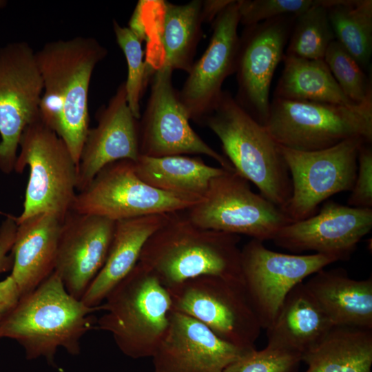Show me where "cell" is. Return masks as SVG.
<instances>
[{
	"mask_svg": "<svg viewBox=\"0 0 372 372\" xmlns=\"http://www.w3.org/2000/svg\"><path fill=\"white\" fill-rule=\"evenodd\" d=\"M280 146L316 151L346 139L372 140V105H341L274 97L263 125Z\"/></svg>",
	"mask_w": 372,
	"mask_h": 372,
	"instance_id": "obj_7",
	"label": "cell"
},
{
	"mask_svg": "<svg viewBox=\"0 0 372 372\" xmlns=\"http://www.w3.org/2000/svg\"><path fill=\"white\" fill-rule=\"evenodd\" d=\"M333 327L372 330V278L355 280L342 268L317 271L304 283Z\"/></svg>",
	"mask_w": 372,
	"mask_h": 372,
	"instance_id": "obj_22",
	"label": "cell"
},
{
	"mask_svg": "<svg viewBox=\"0 0 372 372\" xmlns=\"http://www.w3.org/2000/svg\"><path fill=\"white\" fill-rule=\"evenodd\" d=\"M348 204L372 209V149L369 143H364L359 149L357 174Z\"/></svg>",
	"mask_w": 372,
	"mask_h": 372,
	"instance_id": "obj_35",
	"label": "cell"
},
{
	"mask_svg": "<svg viewBox=\"0 0 372 372\" xmlns=\"http://www.w3.org/2000/svg\"><path fill=\"white\" fill-rule=\"evenodd\" d=\"M301 361L304 372H371L372 330L334 327Z\"/></svg>",
	"mask_w": 372,
	"mask_h": 372,
	"instance_id": "obj_26",
	"label": "cell"
},
{
	"mask_svg": "<svg viewBox=\"0 0 372 372\" xmlns=\"http://www.w3.org/2000/svg\"><path fill=\"white\" fill-rule=\"evenodd\" d=\"M232 0L202 1V13L204 22H213L216 17Z\"/></svg>",
	"mask_w": 372,
	"mask_h": 372,
	"instance_id": "obj_38",
	"label": "cell"
},
{
	"mask_svg": "<svg viewBox=\"0 0 372 372\" xmlns=\"http://www.w3.org/2000/svg\"><path fill=\"white\" fill-rule=\"evenodd\" d=\"M202 198L153 187L137 176L134 161L121 160L103 167L76 194L71 211L118 221L185 211Z\"/></svg>",
	"mask_w": 372,
	"mask_h": 372,
	"instance_id": "obj_10",
	"label": "cell"
},
{
	"mask_svg": "<svg viewBox=\"0 0 372 372\" xmlns=\"http://www.w3.org/2000/svg\"><path fill=\"white\" fill-rule=\"evenodd\" d=\"M43 83L35 52L25 41L0 48V169L14 170L25 127L40 118Z\"/></svg>",
	"mask_w": 372,
	"mask_h": 372,
	"instance_id": "obj_12",
	"label": "cell"
},
{
	"mask_svg": "<svg viewBox=\"0 0 372 372\" xmlns=\"http://www.w3.org/2000/svg\"><path fill=\"white\" fill-rule=\"evenodd\" d=\"M334 327L303 282L287 295L267 329V345L301 355L316 347Z\"/></svg>",
	"mask_w": 372,
	"mask_h": 372,
	"instance_id": "obj_24",
	"label": "cell"
},
{
	"mask_svg": "<svg viewBox=\"0 0 372 372\" xmlns=\"http://www.w3.org/2000/svg\"><path fill=\"white\" fill-rule=\"evenodd\" d=\"M116 221L70 211L63 222L54 270L67 291L81 300L103 267Z\"/></svg>",
	"mask_w": 372,
	"mask_h": 372,
	"instance_id": "obj_18",
	"label": "cell"
},
{
	"mask_svg": "<svg viewBox=\"0 0 372 372\" xmlns=\"http://www.w3.org/2000/svg\"><path fill=\"white\" fill-rule=\"evenodd\" d=\"M338 261L320 254H289L267 249L251 239L240 249L244 286L263 329L273 323L289 292L307 277Z\"/></svg>",
	"mask_w": 372,
	"mask_h": 372,
	"instance_id": "obj_13",
	"label": "cell"
},
{
	"mask_svg": "<svg viewBox=\"0 0 372 372\" xmlns=\"http://www.w3.org/2000/svg\"><path fill=\"white\" fill-rule=\"evenodd\" d=\"M14 170L29 167L23 209L17 223L39 214L63 221L76 195L78 166L58 134L39 118L23 132Z\"/></svg>",
	"mask_w": 372,
	"mask_h": 372,
	"instance_id": "obj_6",
	"label": "cell"
},
{
	"mask_svg": "<svg viewBox=\"0 0 372 372\" xmlns=\"http://www.w3.org/2000/svg\"><path fill=\"white\" fill-rule=\"evenodd\" d=\"M297 17L284 16L247 27L240 37L235 72L238 102L264 125L269 111L273 74Z\"/></svg>",
	"mask_w": 372,
	"mask_h": 372,
	"instance_id": "obj_15",
	"label": "cell"
},
{
	"mask_svg": "<svg viewBox=\"0 0 372 372\" xmlns=\"http://www.w3.org/2000/svg\"><path fill=\"white\" fill-rule=\"evenodd\" d=\"M172 214L116 221L106 261L81 300L89 307L99 306L110 291L136 266L147 240Z\"/></svg>",
	"mask_w": 372,
	"mask_h": 372,
	"instance_id": "obj_23",
	"label": "cell"
},
{
	"mask_svg": "<svg viewBox=\"0 0 372 372\" xmlns=\"http://www.w3.org/2000/svg\"><path fill=\"white\" fill-rule=\"evenodd\" d=\"M371 227L372 209L328 200L314 215L284 226L272 240L292 252L313 251L344 260Z\"/></svg>",
	"mask_w": 372,
	"mask_h": 372,
	"instance_id": "obj_17",
	"label": "cell"
},
{
	"mask_svg": "<svg viewBox=\"0 0 372 372\" xmlns=\"http://www.w3.org/2000/svg\"><path fill=\"white\" fill-rule=\"evenodd\" d=\"M134 165L137 176L153 187L199 198L205 194L211 180L225 170L188 155H140Z\"/></svg>",
	"mask_w": 372,
	"mask_h": 372,
	"instance_id": "obj_25",
	"label": "cell"
},
{
	"mask_svg": "<svg viewBox=\"0 0 372 372\" xmlns=\"http://www.w3.org/2000/svg\"><path fill=\"white\" fill-rule=\"evenodd\" d=\"M333 1L319 0L318 4L296 18L285 54L324 59L329 45L335 40L328 17V7Z\"/></svg>",
	"mask_w": 372,
	"mask_h": 372,
	"instance_id": "obj_30",
	"label": "cell"
},
{
	"mask_svg": "<svg viewBox=\"0 0 372 372\" xmlns=\"http://www.w3.org/2000/svg\"><path fill=\"white\" fill-rule=\"evenodd\" d=\"M63 222L54 215L43 213L17 223L11 250V276L21 297L31 292L54 270Z\"/></svg>",
	"mask_w": 372,
	"mask_h": 372,
	"instance_id": "obj_21",
	"label": "cell"
},
{
	"mask_svg": "<svg viewBox=\"0 0 372 372\" xmlns=\"http://www.w3.org/2000/svg\"><path fill=\"white\" fill-rule=\"evenodd\" d=\"M335 40L363 69L372 54V1L334 0L328 7Z\"/></svg>",
	"mask_w": 372,
	"mask_h": 372,
	"instance_id": "obj_29",
	"label": "cell"
},
{
	"mask_svg": "<svg viewBox=\"0 0 372 372\" xmlns=\"http://www.w3.org/2000/svg\"><path fill=\"white\" fill-rule=\"evenodd\" d=\"M96 328L110 333L132 359L152 358L169 326L172 301L156 276L137 262L101 304Z\"/></svg>",
	"mask_w": 372,
	"mask_h": 372,
	"instance_id": "obj_4",
	"label": "cell"
},
{
	"mask_svg": "<svg viewBox=\"0 0 372 372\" xmlns=\"http://www.w3.org/2000/svg\"><path fill=\"white\" fill-rule=\"evenodd\" d=\"M240 236L200 227L172 213L146 242L138 262L168 289L200 276L242 280Z\"/></svg>",
	"mask_w": 372,
	"mask_h": 372,
	"instance_id": "obj_3",
	"label": "cell"
},
{
	"mask_svg": "<svg viewBox=\"0 0 372 372\" xmlns=\"http://www.w3.org/2000/svg\"><path fill=\"white\" fill-rule=\"evenodd\" d=\"M239 24L238 1L232 0L213 21L209 43L178 91L189 120L203 123L219 100L223 82L235 72Z\"/></svg>",
	"mask_w": 372,
	"mask_h": 372,
	"instance_id": "obj_16",
	"label": "cell"
},
{
	"mask_svg": "<svg viewBox=\"0 0 372 372\" xmlns=\"http://www.w3.org/2000/svg\"><path fill=\"white\" fill-rule=\"evenodd\" d=\"M185 213L200 227L262 242L272 240L292 223L280 207L254 192L249 181L234 169L213 178L200 200Z\"/></svg>",
	"mask_w": 372,
	"mask_h": 372,
	"instance_id": "obj_9",
	"label": "cell"
},
{
	"mask_svg": "<svg viewBox=\"0 0 372 372\" xmlns=\"http://www.w3.org/2000/svg\"><path fill=\"white\" fill-rule=\"evenodd\" d=\"M20 298L18 287L11 276L0 281V322L15 307Z\"/></svg>",
	"mask_w": 372,
	"mask_h": 372,
	"instance_id": "obj_37",
	"label": "cell"
},
{
	"mask_svg": "<svg viewBox=\"0 0 372 372\" xmlns=\"http://www.w3.org/2000/svg\"><path fill=\"white\" fill-rule=\"evenodd\" d=\"M300 353L267 345L246 352L229 364L224 372H296Z\"/></svg>",
	"mask_w": 372,
	"mask_h": 372,
	"instance_id": "obj_33",
	"label": "cell"
},
{
	"mask_svg": "<svg viewBox=\"0 0 372 372\" xmlns=\"http://www.w3.org/2000/svg\"><path fill=\"white\" fill-rule=\"evenodd\" d=\"M284 68L275 96L341 105H358L337 83L324 59H307L284 54Z\"/></svg>",
	"mask_w": 372,
	"mask_h": 372,
	"instance_id": "obj_27",
	"label": "cell"
},
{
	"mask_svg": "<svg viewBox=\"0 0 372 372\" xmlns=\"http://www.w3.org/2000/svg\"><path fill=\"white\" fill-rule=\"evenodd\" d=\"M98 124L87 133L78 164L76 191L84 190L106 165L136 161L140 154L138 119L130 110L124 82L96 113Z\"/></svg>",
	"mask_w": 372,
	"mask_h": 372,
	"instance_id": "obj_20",
	"label": "cell"
},
{
	"mask_svg": "<svg viewBox=\"0 0 372 372\" xmlns=\"http://www.w3.org/2000/svg\"><path fill=\"white\" fill-rule=\"evenodd\" d=\"M324 61L345 96L358 105H372L371 86L362 68L336 40L329 45Z\"/></svg>",
	"mask_w": 372,
	"mask_h": 372,
	"instance_id": "obj_31",
	"label": "cell"
},
{
	"mask_svg": "<svg viewBox=\"0 0 372 372\" xmlns=\"http://www.w3.org/2000/svg\"><path fill=\"white\" fill-rule=\"evenodd\" d=\"M240 23L251 26L284 16L298 17L319 0H238Z\"/></svg>",
	"mask_w": 372,
	"mask_h": 372,
	"instance_id": "obj_34",
	"label": "cell"
},
{
	"mask_svg": "<svg viewBox=\"0 0 372 372\" xmlns=\"http://www.w3.org/2000/svg\"><path fill=\"white\" fill-rule=\"evenodd\" d=\"M246 352L196 319L172 311L167 331L152 357V372H224Z\"/></svg>",
	"mask_w": 372,
	"mask_h": 372,
	"instance_id": "obj_19",
	"label": "cell"
},
{
	"mask_svg": "<svg viewBox=\"0 0 372 372\" xmlns=\"http://www.w3.org/2000/svg\"><path fill=\"white\" fill-rule=\"evenodd\" d=\"M17 229L16 217L8 215L0 227V273L13 267V256L11 251Z\"/></svg>",
	"mask_w": 372,
	"mask_h": 372,
	"instance_id": "obj_36",
	"label": "cell"
},
{
	"mask_svg": "<svg viewBox=\"0 0 372 372\" xmlns=\"http://www.w3.org/2000/svg\"><path fill=\"white\" fill-rule=\"evenodd\" d=\"M113 30L127 63V78L124 82L127 104L134 116L140 119V100L147 77L146 63L143 61V39L131 28L120 25L114 19Z\"/></svg>",
	"mask_w": 372,
	"mask_h": 372,
	"instance_id": "obj_32",
	"label": "cell"
},
{
	"mask_svg": "<svg viewBox=\"0 0 372 372\" xmlns=\"http://www.w3.org/2000/svg\"><path fill=\"white\" fill-rule=\"evenodd\" d=\"M107 54L96 39L84 37L50 41L35 52L43 83L40 118L65 142L77 166L90 129L91 77Z\"/></svg>",
	"mask_w": 372,
	"mask_h": 372,
	"instance_id": "obj_1",
	"label": "cell"
},
{
	"mask_svg": "<svg viewBox=\"0 0 372 372\" xmlns=\"http://www.w3.org/2000/svg\"><path fill=\"white\" fill-rule=\"evenodd\" d=\"M173 70L160 65L152 79L150 94L138 122L141 155L162 157L205 155L225 169H234L228 159L207 145L195 132L172 84Z\"/></svg>",
	"mask_w": 372,
	"mask_h": 372,
	"instance_id": "obj_14",
	"label": "cell"
},
{
	"mask_svg": "<svg viewBox=\"0 0 372 372\" xmlns=\"http://www.w3.org/2000/svg\"><path fill=\"white\" fill-rule=\"evenodd\" d=\"M203 123L219 138L234 169L282 207L291 196V178L279 145L265 126L225 91Z\"/></svg>",
	"mask_w": 372,
	"mask_h": 372,
	"instance_id": "obj_5",
	"label": "cell"
},
{
	"mask_svg": "<svg viewBox=\"0 0 372 372\" xmlns=\"http://www.w3.org/2000/svg\"><path fill=\"white\" fill-rule=\"evenodd\" d=\"M98 311H101V304L89 307L73 297L53 272L21 296L0 322V339L16 340L27 360L43 358L52 366L59 348L72 355L80 354L81 340L96 328L93 313Z\"/></svg>",
	"mask_w": 372,
	"mask_h": 372,
	"instance_id": "obj_2",
	"label": "cell"
},
{
	"mask_svg": "<svg viewBox=\"0 0 372 372\" xmlns=\"http://www.w3.org/2000/svg\"><path fill=\"white\" fill-rule=\"evenodd\" d=\"M364 143L368 142L362 138H351L316 151L279 145L291 183V196L280 208L292 222L314 215L319 205L331 196L351 192L357 174L359 149Z\"/></svg>",
	"mask_w": 372,
	"mask_h": 372,
	"instance_id": "obj_11",
	"label": "cell"
},
{
	"mask_svg": "<svg viewBox=\"0 0 372 372\" xmlns=\"http://www.w3.org/2000/svg\"><path fill=\"white\" fill-rule=\"evenodd\" d=\"M172 311L189 316L218 338L249 351L261 329L243 281L220 276L192 278L168 289Z\"/></svg>",
	"mask_w": 372,
	"mask_h": 372,
	"instance_id": "obj_8",
	"label": "cell"
},
{
	"mask_svg": "<svg viewBox=\"0 0 372 372\" xmlns=\"http://www.w3.org/2000/svg\"><path fill=\"white\" fill-rule=\"evenodd\" d=\"M162 6L160 39L163 61L161 65L188 74L202 37V1L193 0L181 5L165 1Z\"/></svg>",
	"mask_w": 372,
	"mask_h": 372,
	"instance_id": "obj_28",
	"label": "cell"
}]
</instances>
